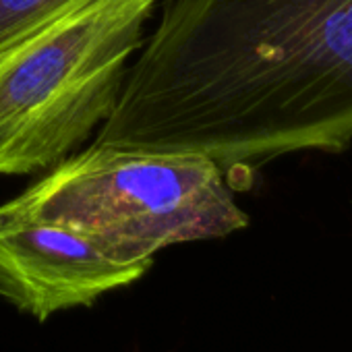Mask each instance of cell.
<instances>
[{
	"mask_svg": "<svg viewBox=\"0 0 352 352\" xmlns=\"http://www.w3.org/2000/svg\"><path fill=\"white\" fill-rule=\"evenodd\" d=\"M96 145L195 151L224 174L352 143V0H168Z\"/></svg>",
	"mask_w": 352,
	"mask_h": 352,
	"instance_id": "6da1fadb",
	"label": "cell"
},
{
	"mask_svg": "<svg viewBox=\"0 0 352 352\" xmlns=\"http://www.w3.org/2000/svg\"><path fill=\"white\" fill-rule=\"evenodd\" d=\"M7 206L73 226L129 263H153L166 247L249 226L222 168L204 153L172 149L91 143Z\"/></svg>",
	"mask_w": 352,
	"mask_h": 352,
	"instance_id": "7a4b0ae2",
	"label": "cell"
},
{
	"mask_svg": "<svg viewBox=\"0 0 352 352\" xmlns=\"http://www.w3.org/2000/svg\"><path fill=\"white\" fill-rule=\"evenodd\" d=\"M157 0H85L0 56V176L54 168L116 108Z\"/></svg>",
	"mask_w": 352,
	"mask_h": 352,
	"instance_id": "3957f363",
	"label": "cell"
},
{
	"mask_svg": "<svg viewBox=\"0 0 352 352\" xmlns=\"http://www.w3.org/2000/svg\"><path fill=\"white\" fill-rule=\"evenodd\" d=\"M153 263H129L94 236L0 206V296L44 321L141 280Z\"/></svg>",
	"mask_w": 352,
	"mask_h": 352,
	"instance_id": "277c9868",
	"label": "cell"
},
{
	"mask_svg": "<svg viewBox=\"0 0 352 352\" xmlns=\"http://www.w3.org/2000/svg\"><path fill=\"white\" fill-rule=\"evenodd\" d=\"M85 0H0V56Z\"/></svg>",
	"mask_w": 352,
	"mask_h": 352,
	"instance_id": "5b68a950",
	"label": "cell"
}]
</instances>
